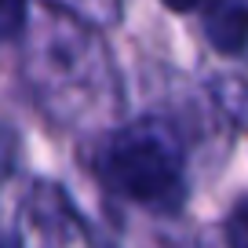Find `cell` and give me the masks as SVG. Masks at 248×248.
Here are the masks:
<instances>
[{
	"label": "cell",
	"instance_id": "4",
	"mask_svg": "<svg viewBox=\"0 0 248 248\" xmlns=\"http://www.w3.org/2000/svg\"><path fill=\"white\" fill-rule=\"evenodd\" d=\"M22 18H26V4L22 0H4V33H8V37H18Z\"/></svg>",
	"mask_w": 248,
	"mask_h": 248
},
{
	"label": "cell",
	"instance_id": "1",
	"mask_svg": "<svg viewBox=\"0 0 248 248\" xmlns=\"http://www.w3.org/2000/svg\"><path fill=\"white\" fill-rule=\"evenodd\" d=\"M99 179L113 194L157 212L183 204V161L168 132L154 124H132L117 132L95 161Z\"/></svg>",
	"mask_w": 248,
	"mask_h": 248
},
{
	"label": "cell",
	"instance_id": "5",
	"mask_svg": "<svg viewBox=\"0 0 248 248\" xmlns=\"http://www.w3.org/2000/svg\"><path fill=\"white\" fill-rule=\"evenodd\" d=\"M171 11H194L197 4H204V0H164Z\"/></svg>",
	"mask_w": 248,
	"mask_h": 248
},
{
	"label": "cell",
	"instance_id": "2",
	"mask_svg": "<svg viewBox=\"0 0 248 248\" xmlns=\"http://www.w3.org/2000/svg\"><path fill=\"white\" fill-rule=\"evenodd\" d=\"M208 40L212 47L233 55L248 47V4H226L208 15Z\"/></svg>",
	"mask_w": 248,
	"mask_h": 248
},
{
	"label": "cell",
	"instance_id": "3",
	"mask_svg": "<svg viewBox=\"0 0 248 248\" xmlns=\"http://www.w3.org/2000/svg\"><path fill=\"white\" fill-rule=\"evenodd\" d=\"M226 248H248V201H241L226 219Z\"/></svg>",
	"mask_w": 248,
	"mask_h": 248
}]
</instances>
